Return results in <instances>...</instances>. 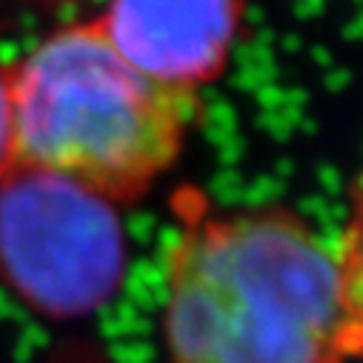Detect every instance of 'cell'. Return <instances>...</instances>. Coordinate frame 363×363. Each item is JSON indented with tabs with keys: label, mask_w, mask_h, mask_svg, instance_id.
Masks as SVG:
<instances>
[{
	"label": "cell",
	"mask_w": 363,
	"mask_h": 363,
	"mask_svg": "<svg viewBox=\"0 0 363 363\" xmlns=\"http://www.w3.org/2000/svg\"><path fill=\"white\" fill-rule=\"evenodd\" d=\"M172 363H352L363 332L335 246L289 209L201 215L166 260Z\"/></svg>",
	"instance_id": "1"
},
{
	"label": "cell",
	"mask_w": 363,
	"mask_h": 363,
	"mask_svg": "<svg viewBox=\"0 0 363 363\" xmlns=\"http://www.w3.org/2000/svg\"><path fill=\"white\" fill-rule=\"evenodd\" d=\"M9 74L18 166L118 203L155 186L184 152L195 95L138 72L98 23L52 32Z\"/></svg>",
	"instance_id": "2"
},
{
	"label": "cell",
	"mask_w": 363,
	"mask_h": 363,
	"mask_svg": "<svg viewBox=\"0 0 363 363\" xmlns=\"http://www.w3.org/2000/svg\"><path fill=\"white\" fill-rule=\"evenodd\" d=\"M123 266L112 201L40 169L15 166L0 177V275L29 306L86 315L112 298Z\"/></svg>",
	"instance_id": "3"
},
{
	"label": "cell",
	"mask_w": 363,
	"mask_h": 363,
	"mask_svg": "<svg viewBox=\"0 0 363 363\" xmlns=\"http://www.w3.org/2000/svg\"><path fill=\"white\" fill-rule=\"evenodd\" d=\"M240 0H106L98 26L146 77L195 95L226 66Z\"/></svg>",
	"instance_id": "4"
},
{
	"label": "cell",
	"mask_w": 363,
	"mask_h": 363,
	"mask_svg": "<svg viewBox=\"0 0 363 363\" xmlns=\"http://www.w3.org/2000/svg\"><path fill=\"white\" fill-rule=\"evenodd\" d=\"M335 252H337L349 306L363 332V186L352 198V212L346 218V226H343V235H340Z\"/></svg>",
	"instance_id": "5"
},
{
	"label": "cell",
	"mask_w": 363,
	"mask_h": 363,
	"mask_svg": "<svg viewBox=\"0 0 363 363\" xmlns=\"http://www.w3.org/2000/svg\"><path fill=\"white\" fill-rule=\"evenodd\" d=\"M18 166L15 118H12V74L0 66V177Z\"/></svg>",
	"instance_id": "6"
}]
</instances>
